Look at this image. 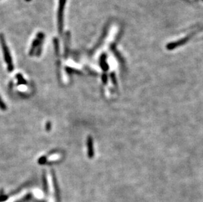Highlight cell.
Returning <instances> with one entry per match:
<instances>
[{
  "mask_svg": "<svg viewBox=\"0 0 203 202\" xmlns=\"http://www.w3.org/2000/svg\"><path fill=\"white\" fill-rule=\"evenodd\" d=\"M0 43H1V45H2V50L3 53L5 60V62H6V63L7 64L8 70L9 72H12L14 68L12 58H11V54H10L9 49L7 46L6 42H5V36L3 34H2V33H0Z\"/></svg>",
  "mask_w": 203,
  "mask_h": 202,
  "instance_id": "obj_1",
  "label": "cell"
},
{
  "mask_svg": "<svg viewBox=\"0 0 203 202\" xmlns=\"http://www.w3.org/2000/svg\"><path fill=\"white\" fill-rule=\"evenodd\" d=\"M67 0H59V7L57 10V26L58 31L60 34H62L63 31V17H64V10Z\"/></svg>",
  "mask_w": 203,
  "mask_h": 202,
  "instance_id": "obj_2",
  "label": "cell"
},
{
  "mask_svg": "<svg viewBox=\"0 0 203 202\" xmlns=\"http://www.w3.org/2000/svg\"><path fill=\"white\" fill-rule=\"evenodd\" d=\"M44 33H42V32H40L38 33V35L36 36V38H35V40H34L32 43V47L30 50V55H32V54L34 53V52L36 50V49L37 47H38V49H37V54L38 55H39V54H40L41 53V50H42V44H43V40H44Z\"/></svg>",
  "mask_w": 203,
  "mask_h": 202,
  "instance_id": "obj_3",
  "label": "cell"
},
{
  "mask_svg": "<svg viewBox=\"0 0 203 202\" xmlns=\"http://www.w3.org/2000/svg\"><path fill=\"white\" fill-rule=\"evenodd\" d=\"M87 153H88V156L90 158H91L94 156V144H93V139L91 137H89L87 138Z\"/></svg>",
  "mask_w": 203,
  "mask_h": 202,
  "instance_id": "obj_4",
  "label": "cell"
},
{
  "mask_svg": "<svg viewBox=\"0 0 203 202\" xmlns=\"http://www.w3.org/2000/svg\"><path fill=\"white\" fill-rule=\"evenodd\" d=\"M187 40H188V38H184V39H182V40H179L178 42L170 43H169L168 46H166V48L168 49H169V50L174 49L176 48V47H179L180 46H182V45H183L184 43H185Z\"/></svg>",
  "mask_w": 203,
  "mask_h": 202,
  "instance_id": "obj_5",
  "label": "cell"
},
{
  "mask_svg": "<svg viewBox=\"0 0 203 202\" xmlns=\"http://www.w3.org/2000/svg\"><path fill=\"white\" fill-rule=\"evenodd\" d=\"M101 66L102 67V68L104 70H107L108 68V66L106 63V55H103V57L101 59Z\"/></svg>",
  "mask_w": 203,
  "mask_h": 202,
  "instance_id": "obj_6",
  "label": "cell"
},
{
  "mask_svg": "<svg viewBox=\"0 0 203 202\" xmlns=\"http://www.w3.org/2000/svg\"><path fill=\"white\" fill-rule=\"evenodd\" d=\"M0 108L3 110H5L7 108L6 105H5V104L3 103V101L2 100L1 97H0Z\"/></svg>",
  "mask_w": 203,
  "mask_h": 202,
  "instance_id": "obj_7",
  "label": "cell"
},
{
  "mask_svg": "<svg viewBox=\"0 0 203 202\" xmlns=\"http://www.w3.org/2000/svg\"><path fill=\"white\" fill-rule=\"evenodd\" d=\"M103 82L105 83H107V77L106 74L103 75Z\"/></svg>",
  "mask_w": 203,
  "mask_h": 202,
  "instance_id": "obj_8",
  "label": "cell"
},
{
  "mask_svg": "<svg viewBox=\"0 0 203 202\" xmlns=\"http://www.w3.org/2000/svg\"><path fill=\"white\" fill-rule=\"evenodd\" d=\"M111 78H112V80H113V83H117V81H116V78H115V76H114L113 74H112V75H111Z\"/></svg>",
  "mask_w": 203,
  "mask_h": 202,
  "instance_id": "obj_9",
  "label": "cell"
},
{
  "mask_svg": "<svg viewBox=\"0 0 203 202\" xmlns=\"http://www.w3.org/2000/svg\"><path fill=\"white\" fill-rule=\"evenodd\" d=\"M26 1H27V2H29V1H30V0H26Z\"/></svg>",
  "mask_w": 203,
  "mask_h": 202,
  "instance_id": "obj_10",
  "label": "cell"
}]
</instances>
